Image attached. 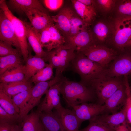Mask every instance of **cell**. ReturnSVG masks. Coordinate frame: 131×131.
<instances>
[{
    "label": "cell",
    "mask_w": 131,
    "mask_h": 131,
    "mask_svg": "<svg viewBox=\"0 0 131 131\" xmlns=\"http://www.w3.org/2000/svg\"><path fill=\"white\" fill-rule=\"evenodd\" d=\"M12 131H22L21 127L18 124H16L15 125Z\"/></svg>",
    "instance_id": "bcb514c9"
},
{
    "label": "cell",
    "mask_w": 131,
    "mask_h": 131,
    "mask_svg": "<svg viewBox=\"0 0 131 131\" xmlns=\"http://www.w3.org/2000/svg\"><path fill=\"white\" fill-rule=\"evenodd\" d=\"M96 1L101 8L106 11H110L114 3V0H98Z\"/></svg>",
    "instance_id": "60d3db41"
},
{
    "label": "cell",
    "mask_w": 131,
    "mask_h": 131,
    "mask_svg": "<svg viewBox=\"0 0 131 131\" xmlns=\"http://www.w3.org/2000/svg\"><path fill=\"white\" fill-rule=\"evenodd\" d=\"M130 46H131V38L128 43L127 47Z\"/></svg>",
    "instance_id": "7dc6e473"
},
{
    "label": "cell",
    "mask_w": 131,
    "mask_h": 131,
    "mask_svg": "<svg viewBox=\"0 0 131 131\" xmlns=\"http://www.w3.org/2000/svg\"><path fill=\"white\" fill-rule=\"evenodd\" d=\"M31 88L17 94L12 97L14 104L19 110V119L25 108L27 100L30 95Z\"/></svg>",
    "instance_id": "836d02e7"
},
{
    "label": "cell",
    "mask_w": 131,
    "mask_h": 131,
    "mask_svg": "<svg viewBox=\"0 0 131 131\" xmlns=\"http://www.w3.org/2000/svg\"><path fill=\"white\" fill-rule=\"evenodd\" d=\"M70 33L69 36L67 38L75 36L88 27L76 12L72 9L70 15Z\"/></svg>",
    "instance_id": "f1b7e54d"
},
{
    "label": "cell",
    "mask_w": 131,
    "mask_h": 131,
    "mask_svg": "<svg viewBox=\"0 0 131 131\" xmlns=\"http://www.w3.org/2000/svg\"><path fill=\"white\" fill-rule=\"evenodd\" d=\"M32 82L30 80L10 83H0V90L9 97L14 96L32 88Z\"/></svg>",
    "instance_id": "ffe728a7"
},
{
    "label": "cell",
    "mask_w": 131,
    "mask_h": 131,
    "mask_svg": "<svg viewBox=\"0 0 131 131\" xmlns=\"http://www.w3.org/2000/svg\"><path fill=\"white\" fill-rule=\"evenodd\" d=\"M10 4L12 8L19 13H22L26 9H35L48 14L47 10L36 0H10Z\"/></svg>",
    "instance_id": "cb8c5ba5"
},
{
    "label": "cell",
    "mask_w": 131,
    "mask_h": 131,
    "mask_svg": "<svg viewBox=\"0 0 131 131\" xmlns=\"http://www.w3.org/2000/svg\"><path fill=\"white\" fill-rule=\"evenodd\" d=\"M74 59L57 54L53 49L48 52L44 60L55 68L56 71L62 73L70 67Z\"/></svg>",
    "instance_id": "ac0fdd59"
},
{
    "label": "cell",
    "mask_w": 131,
    "mask_h": 131,
    "mask_svg": "<svg viewBox=\"0 0 131 131\" xmlns=\"http://www.w3.org/2000/svg\"><path fill=\"white\" fill-rule=\"evenodd\" d=\"M23 13L28 18L31 26L37 34L54 23L51 16L39 10L26 9Z\"/></svg>",
    "instance_id": "4fadbf2b"
},
{
    "label": "cell",
    "mask_w": 131,
    "mask_h": 131,
    "mask_svg": "<svg viewBox=\"0 0 131 131\" xmlns=\"http://www.w3.org/2000/svg\"><path fill=\"white\" fill-rule=\"evenodd\" d=\"M63 78L62 74H56L54 78L51 80L35 84L31 88L25 108L19 118V123H21L23 118L33 108L39 104L41 98L45 94L47 91L52 86L61 81Z\"/></svg>",
    "instance_id": "277c9868"
},
{
    "label": "cell",
    "mask_w": 131,
    "mask_h": 131,
    "mask_svg": "<svg viewBox=\"0 0 131 131\" xmlns=\"http://www.w3.org/2000/svg\"><path fill=\"white\" fill-rule=\"evenodd\" d=\"M0 122L17 124L19 123V115L10 114L0 106Z\"/></svg>",
    "instance_id": "8d00e7d4"
},
{
    "label": "cell",
    "mask_w": 131,
    "mask_h": 131,
    "mask_svg": "<svg viewBox=\"0 0 131 131\" xmlns=\"http://www.w3.org/2000/svg\"><path fill=\"white\" fill-rule=\"evenodd\" d=\"M36 131H46L41 120Z\"/></svg>",
    "instance_id": "f6af8a7d"
},
{
    "label": "cell",
    "mask_w": 131,
    "mask_h": 131,
    "mask_svg": "<svg viewBox=\"0 0 131 131\" xmlns=\"http://www.w3.org/2000/svg\"><path fill=\"white\" fill-rule=\"evenodd\" d=\"M126 88L127 99L125 105L126 114V125L129 131H131V87L128 81V76H124Z\"/></svg>",
    "instance_id": "1f68e13d"
},
{
    "label": "cell",
    "mask_w": 131,
    "mask_h": 131,
    "mask_svg": "<svg viewBox=\"0 0 131 131\" xmlns=\"http://www.w3.org/2000/svg\"><path fill=\"white\" fill-rule=\"evenodd\" d=\"M40 120L46 131H60L62 127L58 115L55 112L40 113Z\"/></svg>",
    "instance_id": "603a6c76"
},
{
    "label": "cell",
    "mask_w": 131,
    "mask_h": 131,
    "mask_svg": "<svg viewBox=\"0 0 131 131\" xmlns=\"http://www.w3.org/2000/svg\"><path fill=\"white\" fill-rule=\"evenodd\" d=\"M119 12L122 16H131V0H122L118 7Z\"/></svg>",
    "instance_id": "f35d334b"
},
{
    "label": "cell",
    "mask_w": 131,
    "mask_h": 131,
    "mask_svg": "<svg viewBox=\"0 0 131 131\" xmlns=\"http://www.w3.org/2000/svg\"><path fill=\"white\" fill-rule=\"evenodd\" d=\"M61 82L52 86L47 91L44 98L38 105L37 112H51L53 109H56L62 105L60 97Z\"/></svg>",
    "instance_id": "9c48e42d"
},
{
    "label": "cell",
    "mask_w": 131,
    "mask_h": 131,
    "mask_svg": "<svg viewBox=\"0 0 131 131\" xmlns=\"http://www.w3.org/2000/svg\"><path fill=\"white\" fill-rule=\"evenodd\" d=\"M114 26V44L122 50L131 38V16H121L115 21Z\"/></svg>",
    "instance_id": "52a82bcc"
},
{
    "label": "cell",
    "mask_w": 131,
    "mask_h": 131,
    "mask_svg": "<svg viewBox=\"0 0 131 131\" xmlns=\"http://www.w3.org/2000/svg\"><path fill=\"white\" fill-rule=\"evenodd\" d=\"M12 46L7 42L0 41V57L20 53L18 50L13 48Z\"/></svg>",
    "instance_id": "d590c367"
},
{
    "label": "cell",
    "mask_w": 131,
    "mask_h": 131,
    "mask_svg": "<svg viewBox=\"0 0 131 131\" xmlns=\"http://www.w3.org/2000/svg\"><path fill=\"white\" fill-rule=\"evenodd\" d=\"M71 2L76 13L89 26L94 19L96 15L95 7L86 5L78 0H72Z\"/></svg>",
    "instance_id": "44dd1931"
},
{
    "label": "cell",
    "mask_w": 131,
    "mask_h": 131,
    "mask_svg": "<svg viewBox=\"0 0 131 131\" xmlns=\"http://www.w3.org/2000/svg\"><path fill=\"white\" fill-rule=\"evenodd\" d=\"M80 2L87 6L95 7L94 1L91 0H78Z\"/></svg>",
    "instance_id": "7bdbcfd3"
},
{
    "label": "cell",
    "mask_w": 131,
    "mask_h": 131,
    "mask_svg": "<svg viewBox=\"0 0 131 131\" xmlns=\"http://www.w3.org/2000/svg\"><path fill=\"white\" fill-rule=\"evenodd\" d=\"M71 9L68 7L61 10L57 15L52 16L55 25L66 38L69 36L70 31V18Z\"/></svg>",
    "instance_id": "2e32d148"
},
{
    "label": "cell",
    "mask_w": 131,
    "mask_h": 131,
    "mask_svg": "<svg viewBox=\"0 0 131 131\" xmlns=\"http://www.w3.org/2000/svg\"><path fill=\"white\" fill-rule=\"evenodd\" d=\"M43 3L48 9L51 11H56L62 5L64 1L63 0H44Z\"/></svg>",
    "instance_id": "ab89813d"
},
{
    "label": "cell",
    "mask_w": 131,
    "mask_h": 131,
    "mask_svg": "<svg viewBox=\"0 0 131 131\" xmlns=\"http://www.w3.org/2000/svg\"><path fill=\"white\" fill-rule=\"evenodd\" d=\"M44 59L29 54L24 65V71L25 80H29L38 71L46 67L48 64L45 63Z\"/></svg>",
    "instance_id": "d6986e66"
},
{
    "label": "cell",
    "mask_w": 131,
    "mask_h": 131,
    "mask_svg": "<svg viewBox=\"0 0 131 131\" xmlns=\"http://www.w3.org/2000/svg\"><path fill=\"white\" fill-rule=\"evenodd\" d=\"M127 99L124 81V82L119 89L105 102L104 105V110L102 114H110L118 112L125 105Z\"/></svg>",
    "instance_id": "7c38bea8"
},
{
    "label": "cell",
    "mask_w": 131,
    "mask_h": 131,
    "mask_svg": "<svg viewBox=\"0 0 131 131\" xmlns=\"http://www.w3.org/2000/svg\"><path fill=\"white\" fill-rule=\"evenodd\" d=\"M16 124L0 122V131H12Z\"/></svg>",
    "instance_id": "b9f144b4"
},
{
    "label": "cell",
    "mask_w": 131,
    "mask_h": 131,
    "mask_svg": "<svg viewBox=\"0 0 131 131\" xmlns=\"http://www.w3.org/2000/svg\"><path fill=\"white\" fill-rule=\"evenodd\" d=\"M60 87L63 98L72 108L84 103L96 102L94 90L80 82L69 81L65 77L61 82Z\"/></svg>",
    "instance_id": "6da1fadb"
},
{
    "label": "cell",
    "mask_w": 131,
    "mask_h": 131,
    "mask_svg": "<svg viewBox=\"0 0 131 131\" xmlns=\"http://www.w3.org/2000/svg\"><path fill=\"white\" fill-rule=\"evenodd\" d=\"M124 82V77L122 79V76H106L92 81L88 86L91 87L95 91L97 99L96 103L103 105Z\"/></svg>",
    "instance_id": "3957f363"
},
{
    "label": "cell",
    "mask_w": 131,
    "mask_h": 131,
    "mask_svg": "<svg viewBox=\"0 0 131 131\" xmlns=\"http://www.w3.org/2000/svg\"><path fill=\"white\" fill-rule=\"evenodd\" d=\"M95 43L93 34L87 27L74 37L65 38V43L60 47L80 52Z\"/></svg>",
    "instance_id": "ba28073f"
},
{
    "label": "cell",
    "mask_w": 131,
    "mask_h": 131,
    "mask_svg": "<svg viewBox=\"0 0 131 131\" xmlns=\"http://www.w3.org/2000/svg\"><path fill=\"white\" fill-rule=\"evenodd\" d=\"M60 131H65L63 127H62Z\"/></svg>",
    "instance_id": "c3c4849f"
},
{
    "label": "cell",
    "mask_w": 131,
    "mask_h": 131,
    "mask_svg": "<svg viewBox=\"0 0 131 131\" xmlns=\"http://www.w3.org/2000/svg\"><path fill=\"white\" fill-rule=\"evenodd\" d=\"M53 68L50 64H48L44 68L38 71L30 79L32 82H38L49 80L53 74Z\"/></svg>",
    "instance_id": "d6a6232c"
},
{
    "label": "cell",
    "mask_w": 131,
    "mask_h": 131,
    "mask_svg": "<svg viewBox=\"0 0 131 131\" xmlns=\"http://www.w3.org/2000/svg\"><path fill=\"white\" fill-rule=\"evenodd\" d=\"M72 108L82 123L85 121H89L102 114L104 106L96 103H85L75 106Z\"/></svg>",
    "instance_id": "5bb4252c"
},
{
    "label": "cell",
    "mask_w": 131,
    "mask_h": 131,
    "mask_svg": "<svg viewBox=\"0 0 131 131\" xmlns=\"http://www.w3.org/2000/svg\"><path fill=\"white\" fill-rule=\"evenodd\" d=\"M21 65L19 53L0 57V75L7 71L17 67Z\"/></svg>",
    "instance_id": "484cf974"
},
{
    "label": "cell",
    "mask_w": 131,
    "mask_h": 131,
    "mask_svg": "<svg viewBox=\"0 0 131 131\" xmlns=\"http://www.w3.org/2000/svg\"><path fill=\"white\" fill-rule=\"evenodd\" d=\"M24 22L27 39L35 53V56L44 59L47 55L48 52H46L43 49L37 34L33 28L30 23L26 21Z\"/></svg>",
    "instance_id": "e0dca14e"
},
{
    "label": "cell",
    "mask_w": 131,
    "mask_h": 131,
    "mask_svg": "<svg viewBox=\"0 0 131 131\" xmlns=\"http://www.w3.org/2000/svg\"><path fill=\"white\" fill-rule=\"evenodd\" d=\"M49 27L37 34L42 46L43 48L45 47L46 49L50 41V34L49 29Z\"/></svg>",
    "instance_id": "74e56055"
},
{
    "label": "cell",
    "mask_w": 131,
    "mask_h": 131,
    "mask_svg": "<svg viewBox=\"0 0 131 131\" xmlns=\"http://www.w3.org/2000/svg\"><path fill=\"white\" fill-rule=\"evenodd\" d=\"M24 65L8 70L0 75V83H10L26 81L24 71Z\"/></svg>",
    "instance_id": "d4e9b609"
},
{
    "label": "cell",
    "mask_w": 131,
    "mask_h": 131,
    "mask_svg": "<svg viewBox=\"0 0 131 131\" xmlns=\"http://www.w3.org/2000/svg\"><path fill=\"white\" fill-rule=\"evenodd\" d=\"M40 121V113L32 111L22 119L21 124L22 131H36Z\"/></svg>",
    "instance_id": "83f0119b"
},
{
    "label": "cell",
    "mask_w": 131,
    "mask_h": 131,
    "mask_svg": "<svg viewBox=\"0 0 131 131\" xmlns=\"http://www.w3.org/2000/svg\"><path fill=\"white\" fill-rule=\"evenodd\" d=\"M88 125L79 131H115L97 116L89 121Z\"/></svg>",
    "instance_id": "4dcf8cb0"
},
{
    "label": "cell",
    "mask_w": 131,
    "mask_h": 131,
    "mask_svg": "<svg viewBox=\"0 0 131 131\" xmlns=\"http://www.w3.org/2000/svg\"><path fill=\"white\" fill-rule=\"evenodd\" d=\"M95 36L100 41L105 40L107 37L109 32V29L107 26L104 23L99 22L97 23L94 26L93 32Z\"/></svg>",
    "instance_id": "e575fe53"
},
{
    "label": "cell",
    "mask_w": 131,
    "mask_h": 131,
    "mask_svg": "<svg viewBox=\"0 0 131 131\" xmlns=\"http://www.w3.org/2000/svg\"><path fill=\"white\" fill-rule=\"evenodd\" d=\"M125 124L124 123L120 125L115 131H129Z\"/></svg>",
    "instance_id": "ee69618b"
},
{
    "label": "cell",
    "mask_w": 131,
    "mask_h": 131,
    "mask_svg": "<svg viewBox=\"0 0 131 131\" xmlns=\"http://www.w3.org/2000/svg\"><path fill=\"white\" fill-rule=\"evenodd\" d=\"M49 29L50 34V41L47 48V52L59 48L65 43V37L55 25L54 23L49 26Z\"/></svg>",
    "instance_id": "4316f807"
},
{
    "label": "cell",
    "mask_w": 131,
    "mask_h": 131,
    "mask_svg": "<svg viewBox=\"0 0 131 131\" xmlns=\"http://www.w3.org/2000/svg\"><path fill=\"white\" fill-rule=\"evenodd\" d=\"M65 131H79L82 124L74 111L62 105L55 110Z\"/></svg>",
    "instance_id": "9a60e30c"
},
{
    "label": "cell",
    "mask_w": 131,
    "mask_h": 131,
    "mask_svg": "<svg viewBox=\"0 0 131 131\" xmlns=\"http://www.w3.org/2000/svg\"><path fill=\"white\" fill-rule=\"evenodd\" d=\"M131 76V53L118 55L106 70V76L110 77Z\"/></svg>",
    "instance_id": "30bf717a"
},
{
    "label": "cell",
    "mask_w": 131,
    "mask_h": 131,
    "mask_svg": "<svg viewBox=\"0 0 131 131\" xmlns=\"http://www.w3.org/2000/svg\"><path fill=\"white\" fill-rule=\"evenodd\" d=\"M80 76L81 82L88 86L92 81L106 76L107 68L88 59L81 53L76 52L70 67Z\"/></svg>",
    "instance_id": "7a4b0ae2"
},
{
    "label": "cell",
    "mask_w": 131,
    "mask_h": 131,
    "mask_svg": "<svg viewBox=\"0 0 131 131\" xmlns=\"http://www.w3.org/2000/svg\"><path fill=\"white\" fill-rule=\"evenodd\" d=\"M88 59L107 68L108 65L118 55L114 49L94 44L82 51Z\"/></svg>",
    "instance_id": "8992f818"
},
{
    "label": "cell",
    "mask_w": 131,
    "mask_h": 131,
    "mask_svg": "<svg viewBox=\"0 0 131 131\" xmlns=\"http://www.w3.org/2000/svg\"><path fill=\"white\" fill-rule=\"evenodd\" d=\"M0 106L6 111L12 115H19L20 111L14 104L12 98L0 90Z\"/></svg>",
    "instance_id": "f546056e"
},
{
    "label": "cell",
    "mask_w": 131,
    "mask_h": 131,
    "mask_svg": "<svg viewBox=\"0 0 131 131\" xmlns=\"http://www.w3.org/2000/svg\"><path fill=\"white\" fill-rule=\"evenodd\" d=\"M0 41L10 44L18 50L21 53L20 45L12 23L0 8Z\"/></svg>",
    "instance_id": "8fae6325"
},
{
    "label": "cell",
    "mask_w": 131,
    "mask_h": 131,
    "mask_svg": "<svg viewBox=\"0 0 131 131\" xmlns=\"http://www.w3.org/2000/svg\"><path fill=\"white\" fill-rule=\"evenodd\" d=\"M0 7L12 23L20 45L21 54L24 61H26L29 57V52L24 22L13 14L7 6L5 0H0Z\"/></svg>",
    "instance_id": "5b68a950"
},
{
    "label": "cell",
    "mask_w": 131,
    "mask_h": 131,
    "mask_svg": "<svg viewBox=\"0 0 131 131\" xmlns=\"http://www.w3.org/2000/svg\"><path fill=\"white\" fill-rule=\"evenodd\" d=\"M125 105L120 111L116 113L110 114H101L97 116V117L111 128L115 130L120 125L126 123Z\"/></svg>",
    "instance_id": "7402d4cb"
}]
</instances>
